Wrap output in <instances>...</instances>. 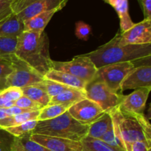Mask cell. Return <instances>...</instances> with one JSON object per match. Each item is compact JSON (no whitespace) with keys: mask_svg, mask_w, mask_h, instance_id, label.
<instances>
[{"mask_svg":"<svg viewBox=\"0 0 151 151\" xmlns=\"http://www.w3.org/2000/svg\"><path fill=\"white\" fill-rule=\"evenodd\" d=\"M117 13L120 22L121 32H124L134 24L131 19L128 11V0L124 1L120 5L114 9Z\"/></svg>","mask_w":151,"mask_h":151,"instance_id":"25","label":"cell"},{"mask_svg":"<svg viewBox=\"0 0 151 151\" xmlns=\"http://www.w3.org/2000/svg\"><path fill=\"white\" fill-rule=\"evenodd\" d=\"M38 120H30L16 126L5 128L4 130L14 137H20L27 134H30L35 129Z\"/></svg>","mask_w":151,"mask_h":151,"instance_id":"29","label":"cell"},{"mask_svg":"<svg viewBox=\"0 0 151 151\" xmlns=\"http://www.w3.org/2000/svg\"><path fill=\"white\" fill-rule=\"evenodd\" d=\"M38 115H39V111H34L21 114L16 116H7L0 120V128L5 129L10 127L20 125L27 121L38 120Z\"/></svg>","mask_w":151,"mask_h":151,"instance_id":"23","label":"cell"},{"mask_svg":"<svg viewBox=\"0 0 151 151\" xmlns=\"http://www.w3.org/2000/svg\"><path fill=\"white\" fill-rule=\"evenodd\" d=\"M119 40L120 33H117L104 45L83 55L94 63L97 69L114 63L135 62L151 57V44L122 46L119 44Z\"/></svg>","mask_w":151,"mask_h":151,"instance_id":"2","label":"cell"},{"mask_svg":"<svg viewBox=\"0 0 151 151\" xmlns=\"http://www.w3.org/2000/svg\"><path fill=\"white\" fill-rule=\"evenodd\" d=\"M30 134L20 137H15L11 151H51L41 145L31 140L29 138Z\"/></svg>","mask_w":151,"mask_h":151,"instance_id":"21","label":"cell"},{"mask_svg":"<svg viewBox=\"0 0 151 151\" xmlns=\"http://www.w3.org/2000/svg\"><path fill=\"white\" fill-rule=\"evenodd\" d=\"M112 127L113 122L110 114L105 113L101 117L88 126L87 137L95 139H100L105 134L111 129Z\"/></svg>","mask_w":151,"mask_h":151,"instance_id":"18","label":"cell"},{"mask_svg":"<svg viewBox=\"0 0 151 151\" xmlns=\"http://www.w3.org/2000/svg\"><path fill=\"white\" fill-rule=\"evenodd\" d=\"M29 138L51 151H83L81 142L33 134Z\"/></svg>","mask_w":151,"mask_h":151,"instance_id":"13","label":"cell"},{"mask_svg":"<svg viewBox=\"0 0 151 151\" xmlns=\"http://www.w3.org/2000/svg\"><path fill=\"white\" fill-rule=\"evenodd\" d=\"M24 31V23L12 13L0 20V36L18 37Z\"/></svg>","mask_w":151,"mask_h":151,"instance_id":"16","label":"cell"},{"mask_svg":"<svg viewBox=\"0 0 151 151\" xmlns=\"http://www.w3.org/2000/svg\"><path fill=\"white\" fill-rule=\"evenodd\" d=\"M52 69L70 74L88 84L96 79L98 69L88 57L81 55L70 61L52 60Z\"/></svg>","mask_w":151,"mask_h":151,"instance_id":"6","label":"cell"},{"mask_svg":"<svg viewBox=\"0 0 151 151\" xmlns=\"http://www.w3.org/2000/svg\"><path fill=\"white\" fill-rule=\"evenodd\" d=\"M69 0H13L11 4L13 13L22 22L47 11H59Z\"/></svg>","mask_w":151,"mask_h":151,"instance_id":"5","label":"cell"},{"mask_svg":"<svg viewBox=\"0 0 151 151\" xmlns=\"http://www.w3.org/2000/svg\"><path fill=\"white\" fill-rule=\"evenodd\" d=\"M68 112L75 120L86 125H90L105 114L98 105L87 98L72 105Z\"/></svg>","mask_w":151,"mask_h":151,"instance_id":"10","label":"cell"},{"mask_svg":"<svg viewBox=\"0 0 151 151\" xmlns=\"http://www.w3.org/2000/svg\"><path fill=\"white\" fill-rule=\"evenodd\" d=\"M148 44H151V19H145L139 23L134 24L125 32L120 33V45Z\"/></svg>","mask_w":151,"mask_h":151,"instance_id":"11","label":"cell"},{"mask_svg":"<svg viewBox=\"0 0 151 151\" xmlns=\"http://www.w3.org/2000/svg\"><path fill=\"white\" fill-rule=\"evenodd\" d=\"M83 151H115L113 148L100 139L85 137L81 141Z\"/></svg>","mask_w":151,"mask_h":151,"instance_id":"28","label":"cell"},{"mask_svg":"<svg viewBox=\"0 0 151 151\" xmlns=\"http://www.w3.org/2000/svg\"><path fill=\"white\" fill-rule=\"evenodd\" d=\"M69 107L60 104H49L39 111L38 121L54 119L67 111Z\"/></svg>","mask_w":151,"mask_h":151,"instance_id":"24","label":"cell"},{"mask_svg":"<svg viewBox=\"0 0 151 151\" xmlns=\"http://www.w3.org/2000/svg\"><path fill=\"white\" fill-rule=\"evenodd\" d=\"M86 98L98 105L105 113L116 108L120 104L123 95L111 91L104 83L94 80L85 88Z\"/></svg>","mask_w":151,"mask_h":151,"instance_id":"8","label":"cell"},{"mask_svg":"<svg viewBox=\"0 0 151 151\" xmlns=\"http://www.w3.org/2000/svg\"><path fill=\"white\" fill-rule=\"evenodd\" d=\"M15 106L22 108V109H29L32 111H40L42 109V106L36 103L35 102L32 101L29 98L24 95H22L19 100L15 102Z\"/></svg>","mask_w":151,"mask_h":151,"instance_id":"34","label":"cell"},{"mask_svg":"<svg viewBox=\"0 0 151 151\" xmlns=\"http://www.w3.org/2000/svg\"><path fill=\"white\" fill-rule=\"evenodd\" d=\"M56 11H47L36 15L24 22V31L42 33Z\"/></svg>","mask_w":151,"mask_h":151,"instance_id":"17","label":"cell"},{"mask_svg":"<svg viewBox=\"0 0 151 151\" xmlns=\"http://www.w3.org/2000/svg\"><path fill=\"white\" fill-rule=\"evenodd\" d=\"M151 87V66L144 64L136 66L128 73L122 81L120 91L129 89H138L140 88Z\"/></svg>","mask_w":151,"mask_h":151,"instance_id":"12","label":"cell"},{"mask_svg":"<svg viewBox=\"0 0 151 151\" xmlns=\"http://www.w3.org/2000/svg\"><path fill=\"white\" fill-rule=\"evenodd\" d=\"M142 9L145 19H151V0H138Z\"/></svg>","mask_w":151,"mask_h":151,"instance_id":"37","label":"cell"},{"mask_svg":"<svg viewBox=\"0 0 151 151\" xmlns=\"http://www.w3.org/2000/svg\"><path fill=\"white\" fill-rule=\"evenodd\" d=\"M0 1H13V0H0Z\"/></svg>","mask_w":151,"mask_h":151,"instance_id":"41","label":"cell"},{"mask_svg":"<svg viewBox=\"0 0 151 151\" xmlns=\"http://www.w3.org/2000/svg\"><path fill=\"white\" fill-rule=\"evenodd\" d=\"M44 79L50 80V81H55L59 83L63 84L65 86L71 87V88H75V89L81 90V91H85V88L87 84L81 80L78 79L76 77L68 74L64 72L55 70L52 69L49 71L45 75Z\"/></svg>","mask_w":151,"mask_h":151,"instance_id":"15","label":"cell"},{"mask_svg":"<svg viewBox=\"0 0 151 151\" xmlns=\"http://www.w3.org/2000/svg\"><path fill=\"white\" fill-rule=\"evenodd\" d=\"M135 67V62H124L104 66L97 69L95 80L104 83L111 91L119 93L122 81Z\"/></svg>","mask_w":151,"mask_h":151,"instance_id":"9","label":"cell"},{"mask_svg":"<svg viewBox=\"0 0 151 151\" xmlns=\"http://www.w3.org/2000/svg\"><path fill=\"white\" fill-rule=\"evenodd\" d=\"M4 111H5L6 115L7 116H16V115L21 114L23 113H27V112H30V111H34L29 110V109H22V108L17 107V106H13L11 108H9V109H4Z\"/></svg>","mask_w":151,"mask_h":151,"instance_id":"36","label":"cell"},{"mask_svg":"<svg viewBox=\"0 0 151 151\" xmlns=\"http://www.w3.org/2000/svg\"><path fill=\"white\" fill-rule=\"evenodd\" d=\"M22 95V89L18 87H7L0 90V109L13 107L15 105V102Z\"/></svg>","mask_w":151,"mask_h":151,"instance_id":"22","label":"cell"},{"mask_svg":"<svg viewBox=\"0 0 151 151\" xmlns=\"http://www.w3.org/2000/svg\"><path fill=\"white\" fill-rule=\"evenodd\" d=\"M88 126L75 120L67 111L54 119L38 121L31 134L81 142L87 137Z\"/></svg>","mask_w":151,"mask_h":151,"instance_id":"4","label":"cell"},{"mask_svg":"<svg viewBox=\"0 0 151 151\" xmlns=\"http://www.w3.org/2000/svg\"><path fill=\"white\" fill-rule=\"evenodd\" d=\"M49 48L50 41L45 32L23 31L18 36L14 55L44 77L52 69Z\"/></svg>","mask_w":151,"mask_h":151,"instance_id":"1","label":"cell"},{"mask_svg":"<svg viewBox=\"0 0 151 151\" xmlns=\"http://www.w3.org/2000/svg\"><path fill=\"white\" fill-rule=\"evenodd\" d=\"M131 151H151V145L144 142H137L132 145Z\"/></svg>","mask_w":151,"mask_h":151,"instance_id":"38","label":"cell"},{"mask_svg":"<svg viewBox=\"0 0 151 151\" xmlns=\"http://www.w3.org/2000/svg\"><path fill=\"white\" fill-rule=\"evenodd\" d=\"M13 1H0V20L10 16L13 10L11 4Z\"/></svg>","mask_w":151,"mask_h":151,"instance_id":"35","label":"cell"},{"mask_svg":"<svg viewBox=\"0 0 151 151\" xmlns=\"http://www.w3.org/2000/svg\"><path fill=\"white\" fill-rule=\"evenodd\" d=\"M85 98H86L85 91L73 88L51 98L49 104H60L69 108Z\"/></svg>","mask_w":151,"mask_h":151,"instance_id":"19","label":"cell"},{"mask_svg":"<svg viewBox=\"0 0 151 151\" xmlns=\"http://www.w3.org/2000/svg\"><path fill=\"white\" fill-rule=\"evenodd\" d=\"M22 89L23 91V95L27 97L42 107L47 106L50 103L51 98L40 83L24 87Z\"/></svg>","mask_w":151,"mask_h":151,"instance_id":"20","label":"cell"},{"mask_svg":"<svg viewBox=\"0 0 151 151\" xmlns=\"http://www.w3.org/2000/svg\"><path fill=\"white\" fill-rule=\"evenodd\" d=\"M40 85L44 88V89L45 90L47 94L50 96V98H52V97H55V96L58 95V94H61L66 91L73 89V88H71L67 86L47 79L43 80L40 83Z\"/></svg>","mask_w":151,"mask_h":151,"instance_id":"26","label":"cell"},{"mask_svg":"<svg viewBox=\"0 0 151 151\" xmlns=\"http://www.w3.org/2000/svg\"><path fill=\"white\" fill-rule=\"evenodd\" d=\"M109 113L117 122L125 151H131L132 145L137 142L151 145L150 123L145 114L128 112L121 109L119 105Z\"/></svg>","mask_w":151,"mask_h":151,"instance_id":"3","label":"cell"},{"mask_svg":"<svg viewBox=\"0 0 151 151\" xmlns=\"http://www.w3.org/2000/svg\"><path fill=\"white\" fill-rule=\"evenodd\" d=\"M10 59L11 60L13 70L6 80V88L18 87L23 88L40 83L44 79V76L16 57L14 54L10 56Z\"/></svg>","mask_w":151,"mask_h":151,"instance_id":"7","label":"cell"},{"mask_svg":"<svg viewBox=\"0 0 151 151\" xmlns=\"http://www.w3.org/2000/svg\"><path fill=\"white\" fill-rule=\"evenodd\" d=\"M6 117H7V115H6L4 109H0V120H1V119H4Z\"/></svg>","mask_w":151,"mask_h":151,"instance_id":"40","label":"cell"},{"mask_svg":"<svg viewBox=\"0 0 151 151\" xmlns=\"http://www.w3.org/2000/svg\"><path fill=\"white\" fill-rule=\"evenodd\" d=\"M124 1H125V0H103L104 2H106V4H110L114 9L117 7L119 5H120Z\"/></svg>","mask_w":151,"mask_h":151,"instance_id":"39","label":"cell"},{"mask_svg":"<svg viewBox=\"0 0 151 151\" xmlns=\"http://www.w3.org/2000/svg\"><path fill=\"white\" fill-rule=\"evenodd\" d=\"M100 140L103 141L108 145L110 146L111 148H113L115 151H125V147L122 145V143L119 141L117 138L115 137L114 133L113 127L111 130H109L106 134H105Z\"/></svg>","mask_w":151,"mask_h":151,"instance_id":"31","label":"cell"},{"mask_svg":"<svg viewBox=\"0 0 151 151\" xmlns=\"http://www.w3.org/2000/svg\"><path fill=\"white\" fill-rule=\"evenodd\" d=\"M151 87L136 89L128 95H123L119 106L128 112L134 114H144L147 98Z\"/></svg>","mask_w":151,"mask_h":151,"instance_id":"14","label":"cell"},{"mask_svg":"<svg viewBox=\"0 0 151 151\" xmlns=\"http://www.w3.org/2000/svg\"><path fill=\"white\" fill-rule=\"evenodd\" d=\"M91 32V27L83 21H79L75 24V35L79 39L88 41Z\"/></svg>","mask_w":151,"mask_h":151,"instance_id":"32","label":"cell"},{"mask_svg":"<svg viewBox=\"0 0 151 151\" xmlns=\"http://www.w3.org/2000/svg\"><path fill=\"white\" fill-rule=\"evenodd\" d=\"M12 70L10 58H0V90L6 88V80Z\"/></svg>","mask_w":151,"mask_h":151,"instance_id":"30","label":"cell"},{"mask_svg":"<svg viewBox=\"0 0 151 151\" xmlns=\"http://www.w3.org/2000/svg\"><path fill=\"white\" fill-rule=\"evenodd\" d=\"M18 37L0 36V58H10L14 54Z\"/></svg>","mask_w":151,"mask_h":151,"instance_id":"27","label":"cell"},{"mask_svg":"<svg viewBox=\"0 0 151 151\" xmlns=\"http://www.w3.org/2000/svg\"><path fill=\"white\" fill-rule=\"evenodd\" d=\"M14 139L7 131L0 128V151H11Z\"/></svg>","mask_w":151,"mask_h":151,"instance_id":"33","label":"cell"}]
</instances>
